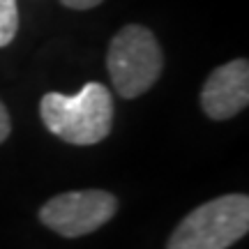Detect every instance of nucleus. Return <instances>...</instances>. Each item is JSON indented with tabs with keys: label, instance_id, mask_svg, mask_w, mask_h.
<instances>
[{
	"label": "nucleus",
	"instance_id": "obj_2",
	"mask_svg": "<svg viewBox=\"0 0 249 249\" xmlns=\"http://www.w3.org/2000/svg\"><path fill=\"white\" fill-rule=\"evenodd\" d=\"M247 231V194H226L194 208L171 233L166 249H229Z\"/></svg>",
	"mask_w": 249,
	"mask_h": 249
},
{
	"label": "nucleus",
	"instance_id": "obj_5",
	"mask_svg": "<svg viewBox=\"0 0 249 249\" xmlns=\"http://www.w3.org/2000/svg\"><path fill=\"white\" fill-rule=\"evenodd\" d=\"M249 104V62H226L208 76L201 90V108L213 120H231Z\"/></svg>",
	"mask_w": 249,
	"mask_h": 249
},
{
	"label": "nucleus",
	"instance_id": "obj_8",
	"mask_svg": "<svg viewBox=\"0 0 249 249\" xmlns=\"http://www.w3.org/2000/svg\"><path fill=\"white\" fill-rule=\"evenodd\" d=\"M65 7H70V9H92V7H97V5H102L104 0H60Z\"/></svg>",
	"mask_w": 249,
	"mask_h": 249
},
{
	"label": "nucleus",
	"instance_id": "obj_4",
	"mask_svg": "<svg viewBox=\"0 0 249 249\" xmlns=\"http://www.w3.org/2000/svg\"><path fill=\"white\" fill-rule=\"evenodd\" d=\"M116 210L118 198L111 192L81 189L49 198L39 208V219L62 238H81L111 222Z\"/></svg>",
	"mask_w": 249,
	"mask_h": 249
},
{
	"label": "nucleus",
	"instance_id": "obj_1",
	"mask_svg": "<svg viewBox=\"0 0 249 249\" xmlns=\"http://www.w3.org/2000/svg\"><path fill=\"white\" fill-rule=\"evenodd\" d=\"M39 116L49 132L71 145L104 141L113 124V99L104 83L90 81L76 95L46 92Z\"/></svg>",
	"mask_w": 249,
	"mask_h": 249
},
{
	"label": "nucleus",
	"instance_id": "obj_3",
	"mask_svg": "<svg viewBox=\"0 0 249 249\" xmlns=\"http://www.w3.org/2000/svg\"><path fill=\"white\" fill-rule=\"evenodd\" d=\"M107 70L120 97L136 99L148 92L164 70V53L155 33L139 23L120 28L108 44Z\"/></svg>",
	"mask_w": 249,
	"mask_h": 249
},
{
	"label": "nucleus",
	"instance_id": "obj_6",
	"mask_svg": "<svg viewBox=\"0 0 249 249\" xmlns=\"http://www.w3.org/2000/svg\"><path fill=\"white\" fill-rule=\"evenodd\" d=\"M17 30H18L17 0H0V49L12 44Z\"/></svg>",
	"mask_w": 249,
	"mask_h": 249
},
{
	"label": "nucleus",
	"instance_id": "obj_7",
	"mask_svg": "<svg viewBox=\"0 0 249 249\" xmlns=\"http://www.w3.org/2000/svg\"><path fill=\"white\" fill-rule=\"evenodd\" d=\"M9 132H12V120H9V113H7V108H5V104L0 102V143L7 141Z\"/></svg>",
	"mask_w": 249,
	"mask_h": 249
}]
</instances>
